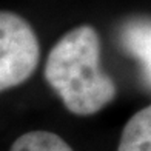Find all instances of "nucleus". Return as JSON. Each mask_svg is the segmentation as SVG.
<instances>
[{
  "label": "nucleus",
  "mask_w": 151,
  "mask_h": 151,
  "mask_svg": "<svg viewBox=\"0 0 151 151\" xmlns=\"http://www.w3.org/2000/svg\"><path fill=\"white\" fill-rule=\"evenodd\" d=\"M120 43L140 63L143 79L151 86V19L137 17L122 25Z\"/></svg>",
  "instance_id": "7ed1b4c3"
},
{
  "label": "nucleus",
  "mask_w": 151,
  "mask_h": 151,
  "mask_svg": "<svg viewBox=\"0 0 151 151\" xmlns=\"http://www.w3.org/2000/svg\"><path fill=\"white\" fill-rule=\"evenodd\" d=\"M45 79L68 111L77 116L99 113L116 97V83L100 66V39L91 25L68 31L52 46Z\"/></svg>",
  "instance_id": "f257e3e1"
},
{
  "label": "nucleus",
  "mask_w": 151,
  "mask_h": 151,
  "mask_svg": "<svg viewBox=\"0 0 151 151\" xmlns=\"http://www.w3.org/2000/svg\"><path fill=\"white\" fill-rule=\"evenodd\" d=\"M39 59V39L29 22L16 12L0 11V93L28 80Z\"/></svg>",
  "instance_id": "f03ea898"
},
{
  "label": "nucleus",
  "mask_w": 151,
  "mask_h": 151,
  "mask_svg": "<svg viewBox=\"0 0 151 151\" xmlns=\"http://www.w3.org/2000/svg\"><path fill=\"white\" fill-rule=\"evenodd\" d=\"M9 151H74L60 136L51 131H29L17 137Z\"/></svg>",
  "instance_id": "39448f33"
},
{
  "label": "nucleus",
  "mask_w": 151,
  "mask_h": 151,
  "mask_svg": "<svg viewBox=\"0 0 151 151\" xmlns=\"http://www.w3.org/2000/svg\"><path fill=\"white\" fill-rule=\"evenodd\" d=\"M117 151H151V105L142 108L127 122Z\"/></svg>",
  "instance_id": "20e7f679"
}]
</instances>
